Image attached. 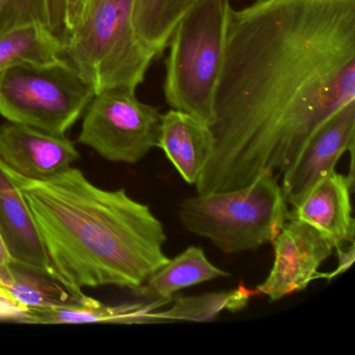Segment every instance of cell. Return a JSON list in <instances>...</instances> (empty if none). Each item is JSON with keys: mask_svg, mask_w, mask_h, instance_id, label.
<instances>
[{"mask_svg": "<svg viewBox=\"0 0 355 355\" xmlns=\"http://www.w3.org/2000/svg\"><path fill=\"white\" fill-rule=\"evenodd\" d=\"M355 101V0H255L232 8L197 194L284 173Z\"/></svg>", "mask_w": 355, "mask_h": 355, "instance_id": "cell-1", "label": "cell"}, {"mask_svg": "<svg viewBox=\"0 0 355 355\" xmlns=\"http://www.w3.org/2000/svg\"><path fill=\"white\" fill-rule=\"evenodd\" d=\"M16 182L38 228L51 278L69 292L105 286L135 291L170 261L163 224L124 189L99 188L73 167L46 180L16 172Z\"/></svg>", "mask_w": 355, "mask_h": 355, "instance_id": "cell-2", "label": "cell"}, {"mask_svg": "<svg viewBox=\"0 0 355 355\" xmlns=\"http://www.w3.org/2000/svg\"><path fill=\"white\" fill-rule=\"evenodd\" d=\"M134 0H90L64 44V58L95 93L136 91L157 53L141 41L132 22Z\"/></svg>", "mask_w": 355, "mask_h": 355, "instance_id": "cell-3", "label": "cell"}, {"mask_svg": "<svg viewBox=\"0 0 355 355\" xmlns=\"http://www.w3.org/2000/svg\"><path fill=\"white\" fill-rule=\"evenodd\" d=\"M230 0H200L176 24L168 46L166 101L209 126L213 101L223 63Z\"/></svg>", "mask_w": 355, "mask_h": 355, "instance_id": "cell-4", "label": "cell"}, {"mask_svg": "<svg viewBox=\"0 0 355 355\" xmlns=\"http://www.w3.org/2000/svg\"><path fill=\"white\" fill-rule=\"evenodd\" d=\"M288 211L277 174H263L244 188L186 199L178 217L184 230L232 254L273 242Z\"/></svg>", "mask_w": 355, "mask_h": 355, "instance_id": "cell-5", "label": "cell"}, {"mask_svg": "<svg viewBox=\"0 0 355 355\" xmlns=\"http://www.w3.org/2000/svg\"><path fill=\"white\" fill-rule=\"evenodd\" d=\"M92 85L65 58L0 72V116L65 136L95 96Z\"/></svg>", "mask_w": 355, "mask_h": 355, "instance_id": "cell-6", "label": "cell"}, {"mask_svg": "<svg viewBox=\"0 0 355 355\" xmlns=\"http://www.w3.org/2000/svg\"><path fill=\"white\" fill-rule=\"evenodd\" d=\"M136 91L97 93L86 109L78 142L114 163L134 165L159 147L162 114Z\"/></svg>", "mask_w": 355, "mask_h": 355, "instance_id": "cell-7", "label": "cell"}, {"mask_svg": "<svg viewBox=\"0 0 355 355\" xmlns=\"http://www.w3.org/2000/svg\"><path fill=\"white\" fill-rule=\"evenodd\" d=\"M275 261L269 276L257 286L270 301L305 290L319 278V267L336 250L325 234L300 220L288 219L272 242Z\"/></svg>", "mask_w": 355, "mask_h": 355, "instance_id": "cell-8", "label": "cell"}, {"mask_svg": "<svg viewBox=\"0 0 355 355\" xmlns=\"http://www.w3.org/2000/svg\"><path fill=\"white\" fill-rule=\"evenodd\" d=\"M354 136L355 101L323 123L282 174L280 187L291 207H297L321 178L336 171V163L346 151H354Z\"/></svg>", "mask_w": 355, "mask_h": 355, "instance_id": "cell-9", "label": "cell"}, {"mask_svg": "<svg viewBox=\"0 0 355 355\" xmlns=\"http://www.w3.org/2000/svg\"><path fill=\"white\" fill-rule=\"evenodd\" d=\"M80 157L76 144L66 136L9 121L0 126V159L28 180L55 178Z\"/></svg>", "mask_w": 355, "mask_h": 355, "instance_id": "cell-10", "label": "cell"}, {"mask_svg": "<svg viewBox=\"0 0 355 355\" xmlns=\"http://www.w3.org/2000/svg\"><path fill=\"white\" fill-rule=\"evenodd\" d=\"M0 234L12 263L51 278L38 228L16 182V172L0 159Z\"/></svg>", "mask_w": 355, "mask_h": 355, "instance_id": "cell-11", "label": "cell"}, {"mask_svg": "<svg viewBox=\"0 0 355 355\" xmlns=\"http://www.w3.org/2000/svg\"><path fill=\"white\" fill-rule=\"evenodd\" d=\"M354 180L334 171L319 180L297 207L288 211V219L300 220L325 234L342 248L354 243L355 221L351 193Z\"/></svg>", "mask_w": 355, "mask_h": 355, "instance_id": "cell-12", "label": "cell"}, {"mask_svg": "<svg viewBox=\"0 0 355 355\" xmlns=\"http://www.w3.org/2000/svg\"><path fill=\"white\" fill-rule=\"evenodd\" d=\"M159 147L189 184L198 182L214 150L209 125L190 114L171 109L162 115Z\"/></svg>", "mask_w": 355, "mask_h": 355, "instance_id": "cell-13", "label": "cell"}, {"mask_svg": "<svg viewBox=\"0 0 355 355\" xmlns=\"http://www.w3.org/2000/svg\"><path fill=\"white\" fill-rule=\"evenodd\" d=\"M171 302L164 300L105 305L85 295L73 304L30 309L20 322L28 324L153 323V313Z\"/></svg>", "mask_w": 355, "mask_h": 355, "instance_id": "cell-14", "label": "cell"}, {"mask_svg": "<svg viewBox=\"0 0 355 355\" xmlns=\"http://www.w3.org/2000/svg\"><path fill=\"white\" fill-rule=\"evenodd\" d=\"M227 276L228 272L209 261L203 249L191 246L170 259L135 292L148 301L171 302L175 293L182 288Z\"/></svg>", "mask_w": 355, "mask_h": 355, "instance_id": "cell-15", "label": "cell"}, {"mask_svg": "<svg viewBox=\"0 0 355 355\" xmlns=\"http://www.w3.org/2000/svg\"><path fill=\"white\" fill-rule=\"evenodd\" d=\"M63 58V43L45 24H26L0 35V72L28 64L53 63Z\"/></svg>", "mask_w": 355, "mask_h": 355, "instance_id": "cell-16", "label": "cell"}, {"mask_svg": "<svg viewBox=\"0 0 355 355\" xmlns=\"http://www.w3.org/2000/svg\"><path fill=\"white\" fill-rule=\"evenodd\" d=\"M259 295L257 288H246L243 282L234 290L209 292L194 296H178L172 306L164 311H155L153 323L166 321L211 322L223 311H242L249 300Z\"/></svg>", "mask_w": 355, "mask_h": 355, "instance_id": "cell-17", "label": "cell"}, {"mask_svg": "<svg viewBox=\"0 0 355 355\" xmlns=\"http://www.w3.org/2000/svg\"><path fill=\"white\" fill-rule=\"evenodd\" d=\"M200 0H134L132 22L137 35L162 55L182 16Z\"/></svg>", "mask_w": 355, "mask_h": 355, "instance_id": "cell-18", "label": "cell"}, {"mask_svg": "<svg viewBox=\"0 0 355 355\" xmlns=\"http://www.w3.org/2000/svg\"><path fill=\"white\" fill-rule=\"evenodd\" d=\"M6 293L10 299L26 309L73 304L85 296L69 292L51 278L15 266Z\"/></svg>", "mask_w": 355, "mask_h": 355, "instance_id": "cell-19", "label": "cell"}, {"mask_svg": "<svg viewBox=\"0 0 355 355\" xmlns=\"http://www.w3.org/2000/svg\"><path fill=\"white\" fill-rule=\"evenodd\" d=\"M31 24L47 26L45 0H0V35Z\"/></svg>", "mask_w": 355, "mask_h": 355, "instance_id": "cell-20", "label": "cell"}, {"mask_svg": "<svg viewBox=\"0 0 355 355\" xmlns=\"http://www.w3.org/2000/svg\"><path fill=\"white\" fill-rule=\"evenodd\" d=\"M45 3H46L47 26L64 44L68 37L66 0H45Z\"/></svg>", "mask_w": 355, "mask_h": 355, "instance_id": "cell-21", "label": "cell"}, {"mask_svg": "<svg viewBox=\"0 0 355 355\" xmlns=\"http://www.w3.org/2000/svg\"><path fill=\"white\" fill-rule=\"evenodd\" d=\"M14 266L10 259L5 241L0 234V296L8 297L6 286L9 284L13 275Z\"/></svg>", "mask_w": 355, "mask_h": 355, "instance_id": "cell-22", "label": "cell"}, {"mask_svg": "<svg viewBox=\"0 0 355 355\" xmlns=\"http://www.w3.org/2000/svg\"><path fill=\"white\" fill-rule=\"evenodd\" d=\"M338 252V267L331 272V273H319V278H326L330 280L332 278L336 277L340 274L346 272L349 268L354 263L355 259V245L354 243H351L348 249L344 250L342 248H336Z\"/></svg>", "mask_w": 355, "mask_h": 355, "instance_id": "cell-23", "label": "cell"}, {"mask_svg": "<svg viewBox=\"0 0 355 355\" xmlns=\"http://www.w3.org/2000/svg\"><path fill=\"white\" fill-rule=\"evenodd\" d=\"M90 0H66V20H67L68 36L72 28L78 24L84 15Z\"/></svg>", "mask_w": 355, "mask_h": 355, "instance_id": "cell-24", "label": "cell"}]
</instances>
